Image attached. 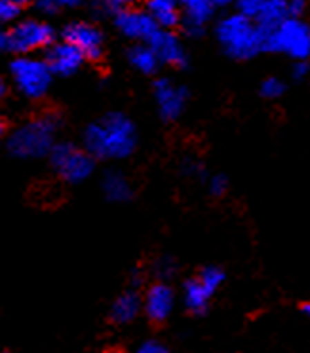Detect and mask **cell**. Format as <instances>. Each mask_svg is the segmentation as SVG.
<instances>
[{
  "mask_svg": "<svg viewBox=\"0 0 310 353\" xmlns=\"http://www.w3.org/2000/svg\"><path fill=\"white\" fill-rule=\"evenodd\" d=\"M82 143L95 160H126L137 148V128L124 112H109L88 123Z\"/></svg>",
  "mask_w": 310,
  "mask_h": 353,
  "instance_id": "cell-1",
  "label": "cell"
},
{
  "mask_svg": "<svg viewBox=\"0 0 310 353\" xmlns=\"http://www.w3.org/2000/svg\"><path fill=\"white\" fill-rule=\"evenodd\" d=\"M57 131H59L57 116L50 112L35 116L10 131L6 137V148L17 160H39L50 156L55 146Z\"/></svg>",
  "mask_w": 310,
  "mask_h": 353,
  "instance_id": "cell-2",
  "label": "cell"
},
{
  "mask_svg": "<svg viewBox=\"0 0 310 353\" xmlns=\"http://www.w3.org/2000/svg\"><path fill=\"white\" fill-rule=\"evenodd\" d=\"M215 37L229 57L246 61L263 52V29L253 17L236 12L223 17L215 27Z\"/></svg>",
  "mask_w": 310,
  "mask_h": 353,
  "instance_id": "cell-3",
  "label": "cell"
},
{
  "mask_svg": "<svg viewBox=\"0 0 310 353\" xmlns=\"http://www.w3.org/2000/svg\"><path fill=\"white\" fill-rule=\"evenodd\" d=\"M263 52L307 61L310 57V25L302 17H287L276 29L263 31Z\"/></svg>",
  "mask_w": 310,
  "mask_h": 353,
  "instance_id": "cell-4",
  "label": "cell"
},
{
  "mask_svg": "<svg viewBox=\"0 0 310 353\" xmlns=\"http://www.w3.org/2000/svg\"><path fill=\"white\" fill-rule=\"evenodd\" d=\"M54 42V27L42 19H23L0 34L2 52L14 55H31L39 50H48Z\"/></svg>",
  "mask_w": 310,
  "mask_h": 353,
  "instance_id": "cell-5",
  "label": "cell"
},
{
  "mask_svg": "<svg viewBox=\"0 0 310 353\" xmlns=\"http://www.w3.org/2000/svg\"><path fill=\"white\" fill-rule=\"evenodd\" d=\"M10 77L17 92L27 99L37 101L48 93L54 72L46 59H39L32 55H17L10 63Z\"/></svg>",
  "mask_w": 310,
  "mask_h": 353,
  "instance_id": "cell-6",
  "label": "cell"
},
{
  "mask_svg": "<svg viewBox=\"0 0 310 353\" xmlns=\"http://www.w3.org/2000/svg\"><path fill=\"white\" fill-rule=\"evenodd\" d=\"M48 158L55 173L69 185L84 183L95 169V158L92 154L70 143H55Z\"/></svg>",
  "mask_w": 310,
  "mask_h": 353,
  "instance_id": "cell-7",
  "label": "cell"
},
{
  "mask_svg": "<svg viewBox=\"0 0 310 353\" xmlns=\"http://www.w3.org/2000/svg\"><path fill=\"white\" fill-rule=\"evenodd\" d=\"M158 114L164 122H175L185 112L188 92L185 85H177L170 78H158L153 88Z\"/></svg>",
  "mask_w": 310,
  "mask_h": 353,
  "instance_id": "cell-8",
  "label": "cell"
},
{
  "mask_svg": "<svg viewBox=\"0 0 310 353\" xmlns=\"http://www.w3.org/2000/svg\"><path fill=\"white\" fill-rule=\"evenodd\" d=\"M61 37L63 40L75 44L86 55V59H90V61H97L103 55L105 39H103V32L93 23L72 21V23H69L63 29Z\"/></svg>",
  "mask_w": 310,
  "mask_h": 353,
  "instance_id": "cell-9",
  "label": "cell"
},
{
  "mask_svg": "<svg viewBox=\"0 0 310 353\" xmlns=\"http://www.w3.org/2000/svg\"><path fill=\"white\" fill-rule=\"evenodd\" d=\"M175 306V292L166 281H156L148 285L143 294V312L147 319L155 325L164 323L173 312Z\"/></svg>",
  "mask_w": 310,
  "mask_h": 353,
  "instance_id": "cell-10",
  "label": "cell"
},
{
  "mask_svg": "<svg viewBox=\"0 0 310 353\" xmlns=\"http://www.w3.org/2000/svg\"><path fill=\"white\" fill-rule=\"evenodd\" d=\"M115 25L126 39L135 40V42H148L153 39L160 27L156 25L153 17L148 16L147 10H124L118 16H115Z\"/></svg>",
  "mask_w": 310,
  "mask_h": 353,
  "instance_id": "cell-11",
  "label": "cell"
},
{
  "mask_svg": "<svg viewBox=\"0 0 310 353\" xmlns=\"http://www.w3.org/2000/svg\"><path fill=\"white\" fill-rule=\"evenodd\" d=\"M46 61L52 72L57 77H72L86 61V55L75 44L61 40V42H54L48 48Z\"/></svg>",
  "mask_w": 310,
  "mask_h": 353,
  "instance_id": "cell-12",
  "label": "cell"
},
{
  "mask_svg": "<svg viewBox=\"0 0 310 353\" xmlns=\"http://www.w3.org/2000/svg\"><path fill=\"white\" fill-rule=\"evenodd\" d=\"M147 44L155 50L160 61L173 69H183L186 65L185 46L171 29H158Z\"/></svg>",
  "mask_w": 310,
  "mask_h": 353,
  "instance_id": "cell-13",
  "label": "cell"
},
{
  "mask_svg": "<svg viewBox=\"0 0 310 353\" xmlns=\"http://www.w3.org/2000/svg\"><path fill=\"white\" fill-rule=\"evenodd\" d=\"M181 6V25L188 37H202L208 21L215 14V2L213 0H179Z\"/></svg>",
  "mask_w": 310,
  "mask_h": 353,
  "instance_id": "cell-14",
  "label": "cell"
},
{
  "mask_svg": "<svg viewBox=\"0 0 310 353\" xmlns=\"http://www.w3.org/2000/svg\"><path fill=\"white\" fill-rule=\"evenodd\" d=\"M141 312H143V296H139L135 289H130L115 299L110 306V319L117 325H126L132 323Z\"/></svg>",
  "mask_w": 310,
  "mask_h": 353,
  "instance_id": "cell-15",
  "label": "cell"
},
{
  "mask_svg": "<svg viewBox=\"0 0 310 353\" xmlns=\"http://www.w3.org/2000/svg\"><path fill=\"white\" fill-rule=\"evenodd\" d=\"M145 10L160 29H175L183 19L179 0H145Z\"/></svg>",
  "mask_w": 310,
  "mask_h": 353,
  "instance_id": "cell-16",
  "label": "cell"
},
{
  "mask_svg": "<svg viewBox=\"0 0 310 353\" xmlns=\"http://www.w3.org/2000/svg\"><path fill=\"white\" fill-rule=\"evenodd\" d=\"M101 188L105 198L113 203H126L133 198V186L122 171H107L101 179Z\"/></svg>",
  "mask_w": 310,
  "mask_h": 353,
  "instance_id": "cell-17",
  "label": "cell"
},
{
  "mask_svg": "<svg viewBox=\"0 0 310 353\" xmlns=\"http://www.w3.org/2000/svg\"><path fill=\"white\" fill-rule=\"evenodd\" d=\"M213 294H215V291L210 289L198 276L188 279L183 287V302H185L186 310L191 314H204L208 310V304H210Z\"/></svg>",
  "mask_w": 310,
  "mask_h": 353,
  "instance_id": "cell-18",
  "label": "cell"
},
{
  "mask_svg": "<svg viewBox=\"0 0 310 353\" xmlns=\"http://www.w3.org/2000/svg\"><path fill=\"white\" fill-rule=\"evenodd\" d=\"M128 61H130L132 69H135L141 74H147V77L155 74L160 67V63H162L147 42H137L135 46L130 48L128 50Z\"/></svg>",
  "mask_w": 310,
  "mask_h": 353,
  "instance_id": "cell-19",
  "label": "cell"
},
{
  "mask_svg": "<svg viewBox=\"0 0 310 353\" xmlns=\"http://www.w3.org/2000/svg\"><path fill=\"white\" fill-rule=\"evenodd\" d=\"M289 16V8H287V0H267L263 8L259 10L255 16V23L263 29V31H272L278 25H282Z\"/></svg>",
  "mask_w": 310,
  "mask_h": 353,
  "instance_id": "cell-20",
  "label": "cell"
},
{
  "mask_svg": "<svg viewBox=\"0 0 310 353\" xmlns=\"http://www.w3.org/2000/svg\"><path fill=\"white\" fill-rule=\"evenodd\" d=\"M84 0H32L35 8L39 10L40 14H46V16H52V14H57L61 10H70L78 8Z\"/></svg>",
  "mask_w": 310,
  "mask_h": 353,
  "instance_id": "cell-21",
  "label": "cell"
},
{
  "mask_svg": "<svg viewBox=\"0 0 310 353\" xmlns=\"http://www.w3.org/2000/svg\"><path fill=\"white\" fill-rule=\"evenodd\" d=\"M32 0H0V19L2 23L16 21Z\"/></svg>",
  "mask_w": 310,
  "mask_h": 353,
  "instance_id": "cell-22",
  "label": "cell"
},
{
  "mask_svg": "<svg viewBox=\"0 0 310 353\" xmlns=\"http://www.w3.org/2000/svg\"><path fill=\"white\" fill-rule=\"evenodd\" d=\"M284 92H286V84L276 77L264 78L263 84H261V95L264 99H278L284 95Z\"/></svg>",
  "mask_w": 310,
  "mask_h": 353,
  "instance_id": "cell-23",
  "label": "cell"
},
{
  "mask_svg": "<svg viewBox=\"0 0 310 353\" xmlns=\"http://www.w3.org/2000/svg\"><path fill=\"white\" fill-rule=\"evenodd\" d=\"M97 2H99V6L103 8V12L113 14V16H118L120 12L132 8L135 0H97Z\"/></svg>",
  "mask_w": 310,
  "mask_h": 353,
  "instance_id": "cell-24",
  "label": "cell"
},
{
  "mask_svg": "<svg viewBox=\"0 0 310 353\" xmlns=\"http://www.w3.org/2000/svg\"><path fill=\"white\" fill-rule=\"evenodd\" d=\"M264 2H267V0H234L238 12L244 14V16L253 17V19H255V16L259 14V10L263 8Z\"/></svg>",
  "mask_w": 310,
  "mask_h": 353,
  "instance_id": "cell-25",
  "label": "cell"
},
{
  "mask_svg": "<svg viewBox=\"0 0 310 353\" xmlns=\"http://www.w3.org/2000/svg\"><path fill=\"white\" fill-rule=\"evenodd\" d=\"M208 190H210L211 196H215V198L225 196L226 190H229V181H226V176L225 175H211L210 181H208Z\"/></svg>",
  "mask_w": 310,
  "mask_h": 353,
  "instance_id": "cell-26",
  "label": "cell"
},
{
  "mask_svg": "<svg viewBox=\"0 0 310 353\" xmlns=\"http://www.w3.org/2000/svg\"><path fill=\"white\" fill-rule=\"evenodd\" d=\"M155 268L160 279H170V277L175 274V262L171 261V259H168V256H164V259H160V261L156 262Z\"/></svg>",
  "mask_w": 310,
  "mask_h": 353,
  "instance_id": "cell-27",
  "label": "cell"
},
{
  "mask_svg": "<svg viewBox=\"0 0 310 353\" xmlns=\"http://www.w3.org/2000/svg\"><path fill=\"white\" fill-rule=\"evenodd\" d=\"M135 353H170V347L160 340H147L135 350Z\"/></svg>",
  "mask_w": 310,
  "mask_h": 353,
  "instance_id": "cell-28",
  "label": "cell"
},
{
  "mask_svg": "<svg viewBox=\"0 0 310 353\" xmlns=\"http://www.w3.org/2000/svg\"><path fill=\"white\" fill-rule=\"evenodd\" d=\"M309 0H287V8L291 17H304V14L309 12Z\"/></svg>",
  "mask_w": 310,
  "mask_h": 353,
  "instance_id": "cell-29",
  "label": "cell"
},
{
  "mask_svg": "<svg viewBox=\"0 0 310 353\" xmlns=\"http://www.w3.org/2000/svg\"><path fill=\"white\" fill-rule=\"evenodd\" d=\"M295 80H302L304 77H309V63L307 61H295L293 69H291Z\"/></svg>",
  "mask_w": 310,
  "mask_h": 353,
  "instance_id": "cell-30",
  "label": "cell"
},
{
  "mask_svg": "<svg viewBox=\"0 0 310 353\" xmlns=\"http://www.w3.org/2000/svg\"><path fill=\"white\" fill-rule=\"evenodd\" d=\"M183 171L186 175H202V168L196 163V161H186L183 165Z\"/></svg>",
  "mask_w": 310,
  "mask_h": 353,
  "instance_id": "cell-31",
  "label": "cell"
},
{
  "mask_svg": "<svg viewBox=\"0 0 310 353\" xmlns=\"http://www.w3.org/2000/svg\"><path fill=\"white\" fill-rule=\"evenodd\" d=\"M215 2V6L217 8H225V6H229V4H233L234 0H213Z\"/></svg>",
  "mask_w": 310,
  "mask_h": 353,
  "instance_id": "cell-32",
  "label": "cell"
},
{
  "mask_svg": "<svg viewBox=\"0 0 310 353\" xmlns=\"http://www.w3.org/2000/svg\"><path fill=\"white\" fill-rule=\"evenodd\" d=\"M301 312L307 315V317H310V302H304V304H302Z\"/></svg>",
  "mask_w": 310,
  "mask_h": 353,
  "instance_id": "cell-33",
  "label": "cell"
},
{
  "mask_svg": "<svg viewBox=\"0 0 310 353\" xmlns=\"http://www.w3.org/2000/svg\"><path fill=\"white\" fill-rule=\"evenodd\" d=\"M6 353H8V352H6Z\"/></svg>",
  "mask_w": 310,
  "mask_h": 353,
  "instance_id": "cell-34",
  "label": "cell"
}]
</instances>
